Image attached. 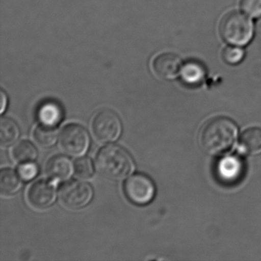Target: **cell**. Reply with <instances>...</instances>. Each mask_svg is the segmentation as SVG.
<instances>
[{
    "instance_id": "6",
    "label": "cell",
    "mask_w": 261,
    "mask_h": 261,
    "mask_svg": "<svg viewBox=\"0 0 261 261\" xmlns=\"http://www.w3.org/2000/svg\"><path fill=\"white\" fill-rule=\"evenodd\" d=\"M60 144L65 153L71 156H81L89 148L90 136L81 125H67L61 133Z\"/></svg>"
},
{
    "instance_id": "22",
    "label": "cell",
    "mask_w": 261,
    "mask_h": 261,
    "mask_svg": "<svg viewBox=\"0 0 261 261\" xmlns=\"http://www.w3.org/2000/svg\"><path fill=\"white\" fill-rule=\"evenodd\" d=\"M39 172L37 165L33 163H22L19 168V175L25 181H30L37 175Z\"/></svg>"
},
{
    "instance_id": "1",
    "label": "cell",
    "mask_w": 261,
    "mask_h": 261,
    "mask_svg": "<svg viewBox=\"0 0 261 261\" xmlns=\"http://www.w3.org/2000/svg\"><path fill=\"white\" fill-rule=\"evenodd\" d=\"M237 134L238 126L233 120L218 116L209 119L201 126L198 143L204 152L210 155H218L231 147Z\"/></svg>"
},
{
    "instance_id": "15",
    "label": "cell",
    "mask_w": 261,
    "mask_h": 261,
    "mask_svg": "<svg viewBox=\"0 0 261 261\" xmlns=\"http://www.w3.org/2000/svg\"><path fill=\"white\" fill-rule=\"evenodd\" d=\"M20 135L17 123L8 117H2L0 120V143L8 146L16 143Z\"/></svg>"
},
{
    "instance_id": "9",
    "label": "cell",
    "mask_w": 261,
    "mask_h": 261,
    "mask_svg": "<svg viewBox=\"0 0 261 261\" xmlns=\"http://www.w3.org/2000/svg\"><path fill=\"white\" fill-rule=\"evenodd\" d=\"M181 59L175 53H165L155 58L152 64L154 73L164 80L175 79L181 71Z\"/></svg>"
},
{
    "instance_id": "7",
    "label": "cell",
    "mask_w": 261,
    "mask_h": 261,
    "mask_svg": "<svg viewBox=\"0 0 261 261\" xmlns=\"http://www.w3.org/2000/svg\"><path fill=\"white\" fill-rule=\"evenodd\" d=\"M124 192L131 202L144 205L153 199L155 194V185L147 175L137 173L129 177L125 182Z\"/></svg>"
},
{
    "instance_id": "3",
    "label": "cell",
    "mask_w": 261,
    "mask_h": 261,
    "mask_svg": "<svg viewBox=\"0 0 261 261\" xmlns=\"http://www.w3.org/2000/svg\"><path fill=\"white\" fill-rule=\"evenodd\" d=\"M219 32L223 40L230 45L244 46L253 38V22L250 17L244 13L230 12L221 19Z\"/></svg>"
},
{
    "instance_id": "19",
    "label": "cell",
    "mask_w": 261,
    "mask_h": 261,
    "mask_svg": "<svg viewBox=\"0 0 261 261\" xmlns=\"http://www.w3.org/2000/svg\"><path fill=\"white\" fill-rule=\"evenodd\" d=\"M221 56L226 63L236 65L244 59V51L240 46L230 45L224 48Z\"/></svg>"
},
{
    "instance_id": "13",
    "label": "cell",
    "mask_w": 261,
    "mask_h": 261,
    "mask_svg": "<svg viewBox=\"0 0 261 261\" xmlns=\"http://www.w3.org/2000/svg\"><path fill=\"white\" fill-rule=\"evenodd\" d=\"M239 148L250 155L261 153V129L250 127L244 130L239 140Z\"/></svg>"
},
{
    "instance_id": "5",
    "label": "cell",
    "mask_w": 261,
    "mask_h": 261,
    "mask_svg": "<svg viewBox=\"0 0 261 261\" xmlns=\"http://www.w3.org/2000/svg\"><path fill=\"white\" fill-rule=\"evenodd\" d=\"M60 200L64 206L72 210L86 207L94 196L91 185L85 181H74L65 183L61 188Z\"/></svg>"
},
{
    "instance_id": "12",
    "label": "cell",
    "mask_w": 261,
    "mask_h": 261,
    "mask_svg": "<svg viewBox=\"0 0 261 261\" xmlns=\"http://www.w3.org/2000/svg\"><path fill=\"white\" fill-rule=\"evenodd\" d=\"M38 118L42 124L56 126L63 118L62 107L57 102L45 101L39 107Z\"/></svg>"
},
{
    "instance_id": "2",
    "label": "cell",
    "mask_w": 261,
    "mask_h": 261,
    "mask_svg": "<svg viewBox=\"0 0 261 261\" xmlns=\"http://www.w3.org/2000/svg\"><path fill=\"white\" fill-rule=\"evenodd\" d=\"M95 165L100 174L114 181L125 179L134 169L130 154L117 145L102 148L96 157Z\"/></svg>"
},
{
    "instance_id": "24",
    "label": "cell",
    "mask_w": 261,
    "mask_h": 261,
    "mask_svg": "<svg viewBox=\"0 0 261 261\" xmlns=\"http://www.w3.org/2000/svg\"><path fill=\"white\" fill-rule=\"evenodd\" d=\"M256 33L261 39V18H259V22H258L257 25H256Z\"/></svg>"
},
{
    "instance_id": "10",
    "label": "cell",
    "mask_w": 261,
    "mask_h": 261,
    "mask_svg": "<svg viewBox=\"0 0 261 261\" xmlns=\"http://www.w3.org/2000/svg\"><path fill=\"white\" fill-rule=\"evenodd\" d=\"M242 162L235 155H227L221 159L217 165V174L220 179L226 182L237 181L243 173Z\"/></svg>"
},
{
    "instance_id": "17",
    "label": "cell",
    "mask_w": 261,
    "mask_h": 261,
    "mask_svg": "<svg viewBox=\"0 0 261 261\" xmlns=\"http://www.w3.org/2000/svg\"><path fill=\"white\" fill-rule=\"evenodd\" d=\"M33 137L35 141L41 147L48 148L56 144L59 137V133L56 126L42 124L35 129Z\"/></svg>"
},
{
    "instance_id": "23",
    "label": "cell",
    "mask_w": 261,
    "mask_h": 261,
    "mask_svg": "<svg viewBox=\"0 0 261 261\" xmlns=\"http://www.w3.org/2000/svg\"><path fill=\"white\" fill-rule=\"evenodd\" d=\"M7 106V95L4 91H1V111L0 113L4 114Z\"/></svg>"
},
{
    "instance_id": "14",
    "label": "cell",
    "mask_w": 261,
    "mask_h": 261,
    "mask_svg": "<svg viewBox=\"0 0 261 261\" xmlns=\"http://www.w3.org/2000/svg\"><path fill=\"white\" fill-rule=\"evenodd\" d=\"M180 75L185 83L190 85H198L205 77V68L200 62L189 61L181 66Z\"/></svg>"
},
{
    "instance_id": "16",
    "label": "cell",
    "mask_w": 261,
    "mask_h": 261,
    "mask_svg": "<svg viewBox=\"0 0 261 261\" xmlns=\"http://www.w3.org/2000/svg\"><path fill=\"white\" fill-rule=\"evenodd\" d=\"M20 176V175H19ZM13 169H4L0 172V191L6 195H13L20 189L22 181Z\"/></svg>"
},
{
    "instance_id": "21",
    "label": "cell",
    "mask_w": 261,
    "mask_h": 261,
    "mask_svg": "<svg viewBox=\"0 0 261 261\" xmlns=\"http://www.w3.org/2000/svg\"><path fill=\"white\" fill-rule=\"evenodd\" d=\"M241 11L250 18H261V0H241Z\"/></svg>"
},
{
    "instance_id": "18",
    "label": "cell",
    "mask_w": 261,
    "mask_h": 261,
    "mask_svg": "<svg viewBox=\"0 0 261 261\" xmlns=\"http://www.w3.org/2000/svg\"><path fill=\"white\" fill-rule=\"evenodd\" d=\"M13 156L18 163H31L37 159V149L30 142L21 141L13 148Z\"/></svg>"
},
{
    "instance_id": "4",
    "label": "cell",
    "mask_w": 261,
    "mask_h": 261,
    "mask_svg": "<svg viewBox=\"0 0 261 261\" xmlns=\"http://www.w3.org/2000/svg\"><path fill=\"white\" fill-rule=\"evenodd\" d=\"M91 129L97 141L102 143H111L116 141L121 135V120L114 111L102 110L93 118Z\"/></svg>"
},
{
    "instance_id": "11",
    "label": "cell",
    "mask_w": 261,
    "mask_h": 261,
    "mask_svg": "<svg viewBox=\"0 0 261 261\" xmlns=\"http://www.w3.org/2000/svg\"><path fill=\"white\" fill-rule=\"evenodd\" d=\"M47 175L55 180H65L71 176L73 165L71 160L65 155H58L51 157L45 166Z\"/></svg>"
},
{
    "instance_id": "20",
    "label": "cell",
    "mask_w": 261,
    "mask_h": 261,
    "mask_svg": "<svg viewBox=\"0 0 261 261\" xmlns=\"http://www.w3.org/2000/svg\"><path fill=\"white\" fill-rule=\"evenodd\" d=\"M74 172L79 178L88 179L94 175V166L88 157L79 159L74 163Z\"/></svg>"
},
{
    "instance_id": "8",
    "label": "cell",
    "mask_w": 261,
    "mask_h": 261,
    "mask_svg": "<svg viewBox=\"0 0 261 261\" xmlns=\"http://www.w3.org/2000/svg\"><path fill=\"white\" fill-rule=\"evenodd\" d=\"M29 203L32 207L39 210L48 208L56 199L54 185L46 180H39L33 183L27 193Z\"/></svg>"
}]
</instances>
